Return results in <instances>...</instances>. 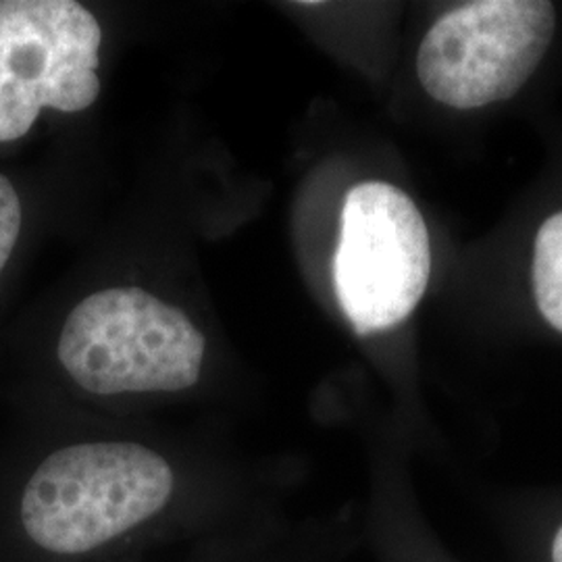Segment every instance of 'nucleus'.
I'll return each mask as SVG.
<instances>
[{"label":"nucleus","instance_id":"1a4fd4ad","mask_svg":"<svg viewBox=\"0 0 562 562\" xmlns=\"http://www.w3.org/2000/svg\"><path fill=\"white\" fill-rule=\"evenodd\" d=\"M552 562H562V525L552 540Z\"/></svg>","mask_w":562,"mask_h":562},{"label":"nucleus","instance_id":"39448f33","mask_svg":"<svg viewBox=\"0 0 562 562\" xmlns=\"http://www.w3.org/2000/svg\"><path fill=\"white\" fill-rule=\"evenodd\" d=\"M557 13L546 0H477L448 11L425 34L417 74L425 92L452 109L515 97L552 42Z\"/></svg>","mask_w":562,"mask_h":562},{"label":"nucleus","instance_id":"6e6552de","mask_svg":"<svg viewBox=\"0 0 562 562\" xmlns=\"http://www.w3.org/2000/svg\"><path fill=\"white\" fill-rule=\"evenodd\" d=\"M21 202L13 183L0 176V271L9 262V257L20 238Z\"/></svg>","mask_w":562,"mask_h":562},{"label":"nucleus","instance_id":"0eeeda50","mask_svg":"<svg viewBox=\"0 0 562 562\" xmlns=\"http://www.w3.org/2000/svg\"><path fill=\"white\" fill-rule=\"evenodd\" d=\"M531 281L543 319L562 331V211L546 220L536 236Z\"/></svg>","mask_w":562,"mask_h":562},{"label":"nucleus","instance_id":"7ed1b4c3","mask_svg":"<svg viewBox=\"0 0 562 562\" xmlns=\"http://www.w3.org/2000/svg\"><path fill=\"white\" fill-rule=\"evenodd\" d=\"M431 273L427 225L417 204L385 181L355 186L341 206L334 285L359 336L411 317Z\"/></svg>","mask_w":562,"mask_h":562},{"label":"nucleus","instance_id":"f257e3e1","mask_svg":"<svg viewBox=\"0 0 562 562\" xmlns=\"http://www.w3.org/2000/svg\"><path fill=\"white\" fill-rule=\"evenodd\" d=\"M278 482L132 436L60 442L0 482V562H142L283 519Z\"/></svg>","mask_w":562,"mask_h":562},{"label":"nucleus","instance_id":"423d86ee","mask_svg":"<svg viewBox=\"0 0 562 562\" xmlns=\"http://www.w3.org/2000/svg\"><path fill=\"white\" fill-rule=\"evenodd\" d=\"M317 546L313 529L278 519L234 536L190 546L188 557L181 562H313Z\"/></svg>","mask_w":562,"mask_h":562},{"label":"nucleus","instance_id":"f03ea898","mask_svg":"<svg viewBox=\"0 0 562 562\" xmlns=\"http://www.w3.org/2000/svg\"><path fill=\"white\" fill-rule=\"evenodd\" d=\"M57 359L90 398L167 396L201 385L206 340L180 308L140 288H111L69 313Z\"/></svg>","mask_w":562,"mask_h":562},{"label":"nucleus","instance_id":"20e7f679","mask_svg":"<svg viewBox=\"0 0 562 562\" xmlns=\"http://www.w3.org/2000/svg\"><path fill=\"white\" fill-rule=\"evenodd\" d=\"M97 18L76 0H0V142L23 138L42 109H88L101 94Z\"/></svg>","mask_w":562,"mask_h":562}]
</instances>
